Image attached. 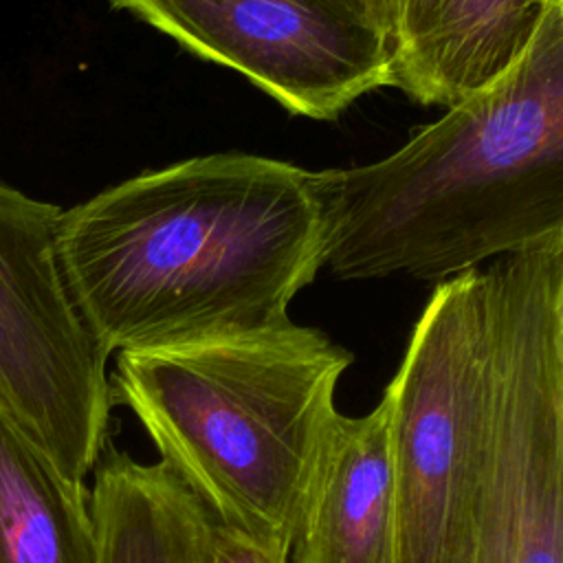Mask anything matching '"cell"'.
Here are the masks:
<instances>
[{
	"label": "cell",
	"mask_w": 563,
	"mask_h": 563,
	"mask_svg": "<svg viewBox=\"0 0 563 563\" xmlns=\"http://www.w3.org/2000/svg\"><path fill=\"white\" fill-rule=\"evenodd\" d=\"M55 242L108 356L273 330L325 264L319 172L242 152L187 158L62 211Z\"/></svg>",
	"instance_id": "cell-1"
},
{
	"label": "cell",
	"mask_w": 563,
	"mask_h": 563,
	"mask_svg": "<svg viewBox=\"0 0 563 563\" xmlns=\"http://www.w3.org/2000/svg\"><path fill=\"white\" fill-rule=\"evenodd\" d=\"M339 279L442 282L563 240V0L499 77L383 161L321 169Z\"/></svg>",
	"instance_id": "cell-2"
},
{
	"label": "cell",
	"mask_w": 563,
	"mask_h": 563,
	"mask_svg": "<svg viewBox=\"0 0 563 563\" xmlns=\"http://www.w3.org/2000/svg\"><path fill=\"white\" fill-rule=\"evenodd\" d=\"M352 361L325 332L290 321L117 352L110 387L218 523L290 548Z\"/></svg>",
	"instance_id": "cell-3"
},
{
	"label": "cell",
	"mask_w": 563,
	"mask_h": 563,
	"mask_svg": "<svg viewBox=\"0 0 563 563\" xmlns=\"http://www.w3.org/2000/svg\"><path fill=\"white\" fill-rule=\"evenodd\" d=\"M497 264L438 282L383 391L396 563H473L488 451Z\"/></svg>",
	"instance_id": "cell-4"
},
{
	"label": "cell",
	"mask_w": 563,
	"mask_h": 563,
	"mask_svg": "<svg viewBox=\"0 0 563 563\" xmlns=\"http://www.w3.org/2000/svg\"><path fill=\"white\" fill-rule=\"evenodd\" d=\"M497 264L473 563H563V240Z\"/></svg>",
	"instance_id": "cell-5"
},
{
	"label": "cell",
	"mask_w": 563,
	"mask_h": 563,
	"mask_svg": "<svg viewBox=\"0 0 563 563\" xmlns=\"http://www.w3.org/2000/svg\"><path fill=\"white\" fill-rule=\"evenodd\" d=\"M59 213L0 178V407L84 482L108 442L114 398L108 354L62 273Z\"/></svg>",
	"instance_id": "cell-6"
},
{
	"label": "cell",
	"mask_w": 563,
	"mask_h": 563,
	"mask_svg": "<svg viewBox=\"0 0 563 563\" xmlns=\"http://www.w3.org/2000/svg\"><path fill=\"white\" fill-rule=\"evenodd\" d=\"M189 53L244 75L288 112L330 121L391 86L363 0H110Z\"/></svg>",
	"instance_id": "cell-7"
},
{
	"label": "cell",
	"mask_w": 563,
	"mask_h": 563,
	"mask_svg": "<svg viewBox=\"0 0 563 563\" xmlns=\"http://www.w3.org/2000/svg\"><path fill=\"white\" fill-rule=\"evenodd\" d=\"M391 59V86L451 108L499 77L556 0H363Z\"/></svg>",
	"instance_id": "cell-8"
},
{
	"label": "cell",
	"mask_w": 563,
	"mask_h": 563,
	"mask_svg": "<svg viewBox=\"0 0 563 563\" xmlns=\"http://www.w3.org/2000/svg\"><path fill=\"white\" fill-rule=\"evenodd\" d=\"M290 563H396L389 411L332 418L288 548Z\"/></svg>",
	"instance_id": "cell-9"
},
{
	"label": "cell",
	"mask_w": 563,
	"mask_h": 563,
	"mask_svg": "<svg viewBox=\"0 0 563 563\" xmlns=\"http://www.w3.org/2000/svg\"><path fill=\"white\" fill-rule=\"evenodd\" d=\"M90 510L99 563H211L213 517L163 460L141 464L108 438Z\"/></svg>",
	"instance_id": "cell-10"
},
{
	"label": "cell",
	"mask_w": 563,
	"mask_h": 563,
	"mask_svg": "<svg viewBox=\"0 0 563 563\" xmlns=\"http://www.w3.org/2000/svg\"><path fill=\"white\" fill-rule=\"evenodd\" d=\"M0 563H99L90 493L0 407Z\"/></svg>",
	"instance_id": "cell-11"
},
{
	"label": "cell",
	"mask_w": 563,
	"mask_h": 563,
	"mask_svg": "<svg viewBox=\"0 0 563 563\" xmlns=\"http://www.w3.org/2000/svg\"><path fill=\"white\" fill-rule=\"evenodd\" d=\"M211 563H288V548L233 530L213 519Z\"/></svg>",
	"instance_id": "cell-12"
}]
</instances>
